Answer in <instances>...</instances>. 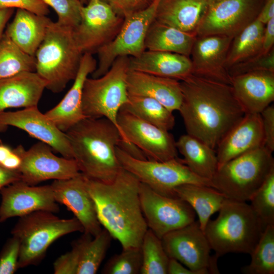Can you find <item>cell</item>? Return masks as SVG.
<instances>
[{
	"label": "cell",
	"instance_id": "6da1fadb",
	"mask_svg": "<svg viewBox=\"0 0 274 274\" xmlns=\"http://www.w3.org/2000/svg\"><path fill=\"white\" fill-rule=\"evenodd\" d=\"M180 81L183 97L178 111L187 133L215 150L245 115L231 85L193 74Z\"/></svg>",
	"mask_w": 274,
	"mask_h": 274
},
{
	"label": "cell",
	"instance_id": "7a4b0ae2",
	"mask_svg": "<svg viewBox=\"0 0 274 274\" xmlns=\"http://www.w3.org/2000/svg\"><path fill=\"white\" fill-rule=\"evenodd\" d=\"M86 180L101 226L122 249L140 247L148 228L141 207L139 180L123 168L110 183L86 177Z\"/></svg>",
	"mask_w": 274,
	"mask_h": 274
},
{
	"label": "cell",
	"instance_id": "3957f363",
	"mask_svg": "<svg viewBox=\"0 0 274 274\" xmlns=\"http://www.w3.org/2000/svg\"><path fill=\"white\" fill-rule=\"evenodd\" d=\"M80 173L104 183L113 181L123 168L116 154L121 139L117 127L105 118H85L65 132Z\"/></svg>",
	"mask_w": 274,
	"mask_h": 274
},
{
	"label": "cell",
	"instance_id": "277c9868",
	"mask_svg": "<svg viewBox=\"0 0 274 274\" xmlns=\"http://www.w3.org/2000/svg\"><path fill=\"white\" fill-rule=\"evenodd\" d=\"M217 217L204 230L218 258L230 253L250 254L265 228L250 204L226 198Z\"/></svg>",
	"mask_w": 274,
	"mask_h": 274
},
{
	"label": "cell",
	"instance_id": "5b68a950",
	"mask_svg": "<svg viewBox=\"0 0 274 274\" xmlns=\"http://www.w3.org/2000/svg\"><path fill=\"white\" fill-rule=\"evenodd\" d=\"M83 54L74 29L51 21L35 54V72L46 82V89L59 93L75 79Z\"/></svg>",
	"mask_w": 274,
	"mask_h": 274
},
{
	"label": "cell",
	"instance_id": "8992f818",
	"mask_svg": "<svg viewBox=\"0 0 274 274\" xmlns=\"http://www.w3.org/2000/svg\"><path fill=\"white\" fill-rule=\"evenodd\" d=\"M273 170L272 152L262 146L219 167L211 182L227 198L247 202Z\"/></svg>",
	"mask_w": 274,
	"mask_h": 274
},
{
	"label": "cell",
	"instance_id": "52a82bcc",
	"mask_svg": "<svg viewBox=\"0 0 274 274\" xmlns=\"http://www.w3.org/2000/svg\"><path fill=\"white\" fill-rule=\"evenodd\" d=\"M54 214L38 211L19 217L11 231L20 244L18 268L39 263L58 238L73 232H84L75 217L61 219Z\"/></svg>",
	"mask_w": 274,
	"mask_h": 274
},
{
	"label": "cell",
	"instance_id": "ba28073f",
	"mask_svg": "<svg viewBox=\"0 0 274 274\" xmlns=\"http://www.w3.org/2000/svg\"><path fill=\"white\" fill-rule=\"evenodd\" d=\"M129 61L128 56L118 57L104 75L87 78L83 90L82 109L85 118L105 117L117 127L120 134L117 116L129 101L126 84Z\"/></svg>",
	"mask_w": 274,
	"mask_h": 274
},
{
	"label": "cell",
	"instance_id": "9c48e42d",
	"mask_svg": "<svg viewBox=\"0 0 274 274\" xmlns=\"http://www.w3.org/2000/svg\"><path fill=\"white\" fill-rule=\"evenodd\" d=\"M116 154L123 169L133 175L141 183L160 194L175 197L174 189L185 184L212 187L211 181L195 175L181 159L176 158L165 161L138 159L131 157L118 146Z\"/></svg>",
	"mask_w": 274,
	"mask_h": 274
},
{
	"label": "cell",
	"instance_id": "30bf717a",
	"mask_svg": "<svg viewBox=\"0 0 274 274\" xmlns=\"http://www.w3.org/2000/svg\"><path fill=\"white\" fill-rule=\"evenodd\" d=\"M160 1L154 0L145 9L124 18L116 37L97 51L98 62L95 70L91 74L92 78L104 75L118 57H136L145 50L146 36L155 19Z\"/></svg>",
	"mask_w": 274,
	"mask_h": 274
},
{
	"label": "cell",
	"instance_id": "8fae6325",
	"mask_svg": "<svg viewBox=\"0 0 274 274\" xmlns=\"http://www.w3.org/2000/svg\"><path fill=\"white\" fill-rule=\"evenodd\" d=\"M161 239L168 257L177 260L196 274L219 273L218 258L211 256V246L198 221L172 231Z\"/></svg>",
	"mask_w": 274,
	"mask_h": 274
},
{
	"label": "cell",
	"instance_id": "7c38bea8",
	"mask_svg": "<svg viewBox=\"0 0 274 274\" xmlns=\"http://www.w3.org/2000/svg\"><path fill=\"white\" fill-rule=\"evenodd\" d=\"M264 2L265 0L210 2L196 29V37L222 36L233 38L257 19Z\"/></svg>",
	"mask_w": 274,
	"mask_h": 274
},
{
	"label": "cell",
	"instance_id": "4fadbf2b",
	"mask_svg": "<svg viewBox=\"0 0 274 274\" xmlns=\"http://www.w3.org/2000/svg\"><path fill=\"white\" fill-rule=\"evenodd\" d=\"M139 193L141 209L148 228L160 238L195 221V212L178 197L160 194L141 182Z\"/></svg>",
	"mask_w": 274,
	"mask_h": 274
},
{
	"label": "cell",
	"instance_id": "5bb4252c",
	"mask_svg": "<svg viewBox=\"0 0 274 274\" xmlns=\"http://www.w3.org/2000/svg\"><path fill=\"white\" fill-rule=\"evenodd\" d=\"M124 20L108 3L89 0L82 7L80 22L74 29L75 40L82 52L96 53L116 37Z\"/></svg>",
	"mask_w": 274,
	"mask_h": 274
},
{
	"label": "cell",
	"instance_id": "9a60e30c",
	"mask_svg": "<svg viewBox=\"0 0 274 274\" xmlns=\"http://www.w3.org/2000/svg\"><path fill=\"white\" fill-rule=\"evenodd\" d=\"M117 123L122 141L136 145L148 160L165 161L178 158L176 141L169 131L122 108L118 114Z\"/></svg>",
	"mask_w": 274,
	"mask_h": 274
},
{
	"label": "cell",
	"instance_id": "2e32d148",
	"mask_svg": "<svg viewBox=\"0 0 274 274\" xmlns=\"http://www.w3.org/2000/svg\"><path fill=\"white\" fill-rule=\"evenodd\" d=\"M8 126L22 129L60 154L74 159L71 144L66 133L60 130L38 106L23 108L14 112L0 113V132Z\"/></svg>",
	"mask_w": 274,
	"mask_h": 274
},
{
	"label": "cell",
	"instance_id": "e0dca14e",
	"mask_svg": "<svg viewBox=\"0 0 274 274\" xmlns=\"http://www.w3.org/2000/svg\"><path fill=\"white\" fill-rule=\"evenodd\" d=\"M0 222L38 211L59 212L51 185L36 186L20 180L0 190Z\"/></svg>",
	"mask_w": 274,
	"mask_h": 274
},
{
	"label": "cell",
	"instance_id": "ac0fdd59",
	"mask_svg": "<svg viewBox=\"0 0 274 274\" xmlns=\"http://www.w3.org/2000/svg\"><path fill=\"white\" fill-rule=\"evenodd\" d=\"M47 144L39 142L25 151L19 173L21 181L35 185L48 180H65L79 175L74 159L56 156Z\"/></svg>",
	"mask_w": 274,
	"mask_h": 274
},
{
	"label": "cell",
	"instance_id": "d6986e66",
	"mask_svg": "<svg viewBox=\"0 0 274 274\" xmlns=\"http://www.w3.org/2000/svg\"><path fill=\"white\" fill-rule=\"evenodd\" d=\"M54 198L72 212L82 225L84 232L95 236L102 230L94 201L81 173L73 178L54 180L51 184Z\"/></svg>",
	"mask_w": 274,
	"mask_h": 274
},
{
	"label": "cell",
	"instance_id": "ffe728a7",
	"mask_svg": "<svg viewBox=\"0 0 274 274\" xmlns=\"http://www.w3.org/2000/svg\"><path fill=\"white\" fill-rule=\"evenodd\" d=\"M232 39L222 36L196 37L190 56L192 74L231 85L226 60Z\"/></svg>",
	"mask_w": 274,
	"mask_h": 274
},
{
	"label": "cell",
	"instance_id": "44dd1931",
	"mask_svg": "<svg viewBox=\"0 0 274 274\" xmlns=\"http://www.w3.org/2000/svg\"><path fill=\"white\" fill-rule=\"evenodd\" d=\"M97 64L92 54L84 53L72 87L56 106L45 113L62 131L65 132L85 118L82 109L84 85L88 75L95 70Z\"/></svg>",
	"mask_w": 274,
	"mask_h": 274
},
{
	"label": "cell",
	"instance_id": "7402d4cb",
	"mask_svg": "<svg viewBox=\"0 0 274 274\" xmlns=\"http://www.w3.org/2000/svg\"><path fill=\"white\" fill-rule=\"evenodd\" d=\"M231 86L245 114H260L274 100V72L238 75L231 77Z\"/></svg>",
	"mask_w": 274,
	"mask_h": 274
},
{
	"label": "cell",
	"instance_id": "603a6c76",
	"mask_svg": "<svg viewBox=\"0 0 274 274\" xmlns=\"http://www.w3.org/2000/svg\"><path fill=\"white\" fill-rule=\"evenodd\" d=\"M264 146L260 114H247L223 138L216 148L218 168L227 161Z\"/></svg>",
	"mask_w": 274,
	"mask_h": 274
},
{
	"label": "cell",
	"instance_id": "cb8c5ba5",
	"mask_svg": "<svg viewBox=\"0 0 274 274\" xmlns=\"http://www.w3.org/2000/svg\"><path fill=\"white\" fill-rule=\"evenodd\" d=\"M126 84L129 95L153 98L172 112L179 110L183 95L179 80L129 70Z\"/></svg>",
	"mask_w": 274,
	"mask_h": 274
},
{
	"label": "cell",
	"instance_id": "d4e9b609",
	"mask_svg": "<svg viewBox=\"0 0 274 274\" xmlns=\"http://www.w3.org/2000/svg\"><path fill=\"white\" fill-rule=\"evenodd\" d=\"M46 82L36 72L0 79V113L7 109L38 106Z\"/></svg>",
	"mask_w": 274,
	"mask_h": 274
},
{
	"label": "cell",
	"instance_id": "484cf974",
	"mask_svg": "<svg viewBox=\"0 0 274 274\" xmlns=\"http://www.w3.org/2000/svg\"><path fill=\"white\" fill-rule=\"evenodd\" d=\"M129 70L182 81L192 72L190 57L169 52L145 50L129 57Z\"/></svg>",
	"mask_w": 274,
	"mask_h": 274
},
{
	"label": "cell",
	"instance_id": "4316f807",
	"mask_svg": "<svg viewBox=\"0 0 274 274\" xmlns=\"http://www.w3.org/2000/svg\"><path fill=\"white\" fill-rule=\"evenodd\" d=\"M210 0H160L155 20L182 31L196 35Z\"/></svg>",
	"mask_w": 274,
	"mask_h": 274
},
{
	"label": "cell",
	"instance_id": "83f0119b",
	"mask_svg": "<svg viewBox=\"0 0 274 274\" xmlns=\"http://www.w3.org/2000/svg\"><path fill=\"white\" fill-rule=\"evenodd\" d=\"M51 21L46 16L18 9L5 33L22 51L35 56Z\"/></svg>",
	"mask_w": 274,
	"mask_h": 274
},
{
	"label": "cell",
	"instance_id": "f1b7e54d",
	"mask_svg": "<svg viewBox=\"0 0 274 274\" xmlns=\"http://www.w3.org/2000/svg\"><path fill=\"white\" fill-rule=\"evenodd\" d=\"M176 197L187 202L198 217V223L204 231L210 217L220 209L227 198L215 188L203 185L185 184L174 189Z\"/></svg>",
	"mask_w": 274,
	"mask_h": 274
},
{
	"label": "cell",
	"instance_id": "f546056e",
	"mask_svg": "<svg viewBox=\"0 0 274 274\" xmlns=\"http://www.w3.org/2000/svg\"><path fill=\"white\" fill-rule=\"evenodd\" d=\"M182 161L196 176L211 181L218 169L215 150L198 139L183 134L176 141Z\"/></svg>",
	"mask_w": 274,
	"mask_h": 274
},
{
	"label": "cell",
	"instance_id": "4dcf8cb0",
	"mask_svg": "<svg viewBox=\"0 0 274 274\" xmlns=\"http://www.w3.org/2000/svg\"><path fill=\"white\" fill-rule=\"evenodd\" d=\"M196 38L195 34L182 31L154 19L146 36L145 50L173 52L190 57Z\"/></svg>",
	"mask_w": 274,
	"mask_h": 274
},
{
	"label": "cell",
	"instance_id": "1f68e13d",
	"mask_svg": "<svg viewBox=\"0 0 274 274\" xmlns=\"http://www.w3.org/2000/svg\"><path fill=\"white\" fill-rule=\"evenodd\" d=\"M264 28L256 19L233 38L226 60L227 70L261 53Z\"/></svg>",
	"mask_w": 274,
	"mask_h": 274
},
{
	"label": "cell",
	"instance_id": "d6a6232c",
	"mask_svg": "<svg viewBox=\"0 0 274 274\" xmlns=\"http://www.w3.org/2000/svg\"><path fill=\"white\" fill-rule=\"evenodd\" d=\"M112 236L105 229L95 236L84 233L78 239L80 258L77 274H95L105 257Z\"/></svg>",
	"mask_w": 274,
	"mask_h": 274
},
{
	"label": "cell",
	"instance_id": "836d02e7",
	"mask_svg": "<svg viewBox=\"0 0 274 274\" xmlns=\"http://www.w3.org/2000/svg\"><path fill=\"white\" fill-rule=\"evenodd\" d=\"M129 101L121 108L163 130L169 131L175 124L173 112L156 100L128 94Z\"/></svg>",
	"mask_w": 274,
	"mask_h": 274
},
{
	"label": "cell",
	"instance_id": "e575fe53",
	"mask_svg": "<svg viewBox=\"0 0 274 274\" xmlns=\"http://www.w3.org/2000/svg\"><path fill=\"white\" fill-rule=\"evenodd\" d=\"M35 71V56L22 51L4 33L0 40V79Z\"/></svg>",
	"mask_w": 274,
	"mask_h": 274
},
{
	"label": "cell",
	"instance_id": "d590c367",
	"mask_svg": "<svg viewBox=\"0 0 274 274\" xmlns=\"http://www.w3.org/2000/svg\"><path fill=\"white\" fill-rule=\"evenodd\" d=\"M251 255L248 265L241 268L244 274L274 273V225L267 226Z\"/></svg>",
	"mask_w": 274,
	"mask_h": 274
},
{
	"label": "cell",
	"instance_id": "8d00e7d4",
	"mask_svg": "<svg viewBox=\"0 0 274 274\" xmlns=\"http://www.w3.org/2000/svg\"><path fill=\"white\" fill-rule=\"evenodd\" d=\"M141 274H167L169 258L162 243L152 230L148 229L141 245Z\"/></svg>",
	"mask_w": 274,
	"mask_h": 274
},
{
	"label": "cell",
	"instance_id": "74e56055",
	"mask_svg": "<svg viewBox=\"0 0 274 274\" xmlns=\"http://www.w3.org/2000/svg\"><path fill=\"white\" fill-rule=\"evenodd\" d=\"M249 201L265 227L274 225V170Z\"/></svg>",
	"mask_w": 274,
	"mask_h": 274
},
{
	"label": "cell",
	"instance_id": "f35d334b",
	"mask_svg": "<svg viewBox=\"0 0 274 274\" xmlns=\"http://www.w3.org/2000/svg\"><path fill=\"white\" fill-rule=\"evenodd\" d=\"M142 265L140 247L122 249L106 263L102 273L105 274H138Z\"/></svg>",
	"mask_w": 274,
	"mask_h": 274
},
{
	"label": "cell",
	"instance_id": "ab89813d",
	"mask_svg": "<svg viewBox=\"0 0 274 274\" xmlns=\"http://www.w3.org/2000/svg\"><path fill=\"white\" fill-rule=\"evenodd\" d=\"M56 13L59 25L75 28L81 20L83 6L79 0H41Z\"/></svg>",
	"mask_w": 274,
	"mask_h": 274
},
{
	"label": "cell",
	"instance_id": "60d3db41",
	"mask_svg": "<svg viewBox=\"0 0 274 274\" xmlns=\"http://www.w3.org/2000/svg\"><path fill=\"white\" fill-rule=\"evenodd\" d=\"M257 71L274 72V48L267 53H261L248 60L233 65L228 70L231 78L244 73Z\"/></svg>",
	"mask_w": 274,
	"mask_h": 274
},
{
	"label": "cell",
	"instance_id": "b9f144b4",
	"mask_svg": "<svg viewBox=\"0 0 274 274\" xmlns=\"http://www.w3.org/2000/svg\"><path fill=\"white\" fill-rule=\"evenodd\" d=\"M20 244L12 236L8 239L0 252V274H13L18 268Z\"/></svg>",
	"mask_w": 274,
	"mask_h": 274
},
{
	"label": "cell",
	"instance_id": "7bdbcfd3",
	"mask_svg": "<svg viewBox=\"0 0 274 274\" xmlns=\"http://www.w3.org/2000/svg\"><path fill=\"white\" fill-rule=\"evenodd\" d=\"M80 258V245L78 240L71 251L60 256L53 263L55 274H77Z\"/></svg>",
	"mask_w": 274,
	"mask_h": 274
},
{
	"label": "cell",
	"instance_id": "ee69618b",
	"mask_svg": "<svg viewBox=\"0 0 274 274\" xmlns=\"http://www.w3.org/2000/svg\"><path fill=\"white\" fill-rule=\"evenodd\" d=\"M25 151L21 145L12 148L3 142L0 143V165L9 170L19 172Z\"/></svg>",
	"mask_w": 274,
	"mask_h": 274
},
{
	"label": "cell",
	"instance_id": "f6af8a7d",
	"mask_svg": "<svg viewBox=\"0 0 274 274\" xmlns=\"http://www.w3.org/2000/svg\"><path fill=\"white\" fill-rule=\"evenodd\" d=\"M154 0H109L114 11L124 19L148 7Z\"/></svg>",
	"mask_w": 274,
	"mask_h": 274
},
{
	"label": "cell",
	"instance_id": "bcb514c9",
	"mask_svg": "<svg viewBox=\"0 0 274 274\" xmlns=\"http://www.w3.org/2000/svg\"><path fill=\"white\" fill-rule=\"evenodd\" d=\"M17 8L23 9L39 15L49 13L48 6L41 0H0V10Z\"/></svg>",
	"mask_w": 274,
	"mask_h": 274
},
{
	"label": "cell",
	"instance_id": "7dc6e473",
	"mask_svg": "<svg viewBox=\"0 0 274 274\" xmlns=\"http://www.w3.org/2000/svg\"><path fill=\"white\" fill-rule=\"evenodd\" d=\"M264 136V146L274 151V105L271 104L260 113Z\"/></svg>",
	"mask_w": 274,
	"mask_h": 274
},
{
	"label": "cell",
	"instance_id": "c3c4849f",
	"mask_svg": "<svg viewBox=\"0 0 274 274\" xmlns=\"http://www.w3.org/2000/svg\"><path fill=\"white\" fill-rule=\"evenodd\" d=\"M262 42L261 53L265 54L273 48L274 44V18L269 20L265 24Z\"/></svg>",
	"mask_w": 274,
	"mask_h": 274
},
{
	"label": "cell",
	"instance_id": "681fc988",
	"mask_svg": "<svg viewBox=\"0 0 274 274\" xmlns=\"http://www.w3.org/2000/svg\"><path fill=\"white\" fill-rule=\"evenodd\" d=\"M20 180H21V177L19 172L9 170L0 165V190Z\"/></svg>",
	"mask_w": 274,
	"mask_h": 274
},
{
	"label": "cell",
	"instance_id": "f907efd6",
	"mask_svg": "<svg viewBox=\"0 0 274 274\" xmlns=\"http://www.w3.org/2000/svg\"><path fill=\"white\" fill-rule=\"evenodd\" d=\"M272 18H274V0H265L257 19L265 25Z\"/></svg>",
	"mask_w": 274,
	"mask_h": 274
},
{
	"label": "cell",
	"instance_id": "816d5d0a",
	"mask_svg": "<svg viewBox=\"0 0 274 274\" xmlns=\"http://www.w3.org/2000/svg\"><path fill=\"white\" fill-rule=\"evenodd\" d=\"M118 146L134 158L141 160L148 159L145 154L132 143H126L121 140Z\"/></svg>",
	"mask_w": 274,
	"mask_h": 274
},
{
	"label": "cell",
	"instance_id": "f5cc1de1",
	"mask_svg": "<svg viewBox=\"0 0 274 274\" xmlns=\"http://www.w3.org/2000/svg\"><path fill=\"white\" fill-rule=\"evenodd\" d=\"M167 274H196V273L177 260L169 258Z\"/></svg>",
	"mask_w": 274,
	"mask_h": 274
},
{
	"label": "cell",
	"instance_id": "db71d44e",
	"mask_svg": "<svg viewBox=\"0 0 274 274\" xmlns=\"http://www.w3.org/2000/svg\"><path fill=\"white\" fill-rule=\"evenodd\" d=\"M14 12L13 9L0 10V40L3 35L5 26Z\"/></svg>",
	"mask_w": 274,
	"mask_h": 274
},
{
	"label": "cell",
	"instance_id": "11a10c76",
	"mask_svg": "<svg viewBox=\"0 0 274 274\" xmlns=\"http://www.w3.org/2000/svg\"><path fill=\"white\" fill-rule=\"evenodd\" d=\"M84 5H86L88 3V0H79Z\"/></svg>",
	"mask_w": 274,
	"mask_h": 274
},
{
	"label": "cell",
	"instance_id": "9f6ffc18",
	"mask_svg": "<svg viewBox=\"0 0 274 274\" xmlns=\"http://www.w3.org/2000/svg\"><path fill=\"white\" fill-rule=\"evenodd\" d=\"M88 1H89V0H88ZM101 1L108 3L109 0H101Z\"/></svg>",
	"mask_w": 274,
	"mask_h": 274
},
{
	"label": "cell",
	"instance_id": "6f0895ef",
	"mask_svg": "<svg viewBox=\"0 0 274 274\" xmlns=\"http://www.w3.org/2000/svg\"><path fill=\"white\" fill-rule=\"evenodd\" d=\"M218 1V0H210V2H213V1Z\"/></svg>",
	"mask_w": 274,
	"mask_h": 274
},
{
	"label": "cell",
	"instance_id": "680465c9",
	"mask_svg": "<svg viewBox=\"0 0 274 274\" xmlns=\"http://www.w3.org/2000/svg\"><path fill=\"white\" fill-rule=\"evenodd\" d=\"M2 143V141L0 139V143Z\"/></svg>",
	"mask_w": 274,
	"mask_h": 274
}]
</instances>
